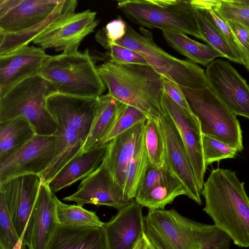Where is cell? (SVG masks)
I'll list each match as a JSON object with an SVG mask.
<instances>
[{"label": "cell", "mask_w": 249, "mask_h": 249, "mask_svg": "<svg viewBox=\"0 0 249 249\" xmlns=\"http://www.w3.org/2000/svg\"><path fill=\"white\" fill-rule=\"evenodd\" d=\"M97 98L54 92L46 98V107L55 120L57 129L55 157L39 176L48 184L71 160L83 154L94 116Z\"/></svg>", "instance_id": "obj_1"}, {"label": "cell", "mask_w": 249, "mask_h": 249, "mask_svg": "<svg viewBox=\"0 0 249 249\" xmlns=\"http://www.w3.org/2000/svg\"><path fill=\"white\" fill-rule=\"evenodd\" d=\"M203 211L234 243L249 248V197L235 172L216 168L204 182Z\"/></svg>", "instance_id": "obj_2"}, {"label": "cell", "mask_w": 249, "mask_h": 249, "mask_svg": "<svg viewBox=\"0 0 249 249\" xmlns=\"http://www.w3.org/2000/svg\"><path fill=\"white\" fill-rule=\"evenodd\" d=\"M97 70L107 88V94L140 110L148 119L160 120L163 114L162 76L151 66L108 61Z\"/></svg>", "instance_id": "obj_3"}, {"label": "cell", "mask_w": 249, "mask_h": 249, "mask_svg": "<svg viewBox=\"0 0 249 249\" xmlns=\"http://www.w3.org/2000/svg\"><path fill=\"white\" fill-rule=\"evenodd\" d=\"M38 74L64 94L97 98L106 89L88 49L51 55Z\"/></svg>", "instance_id": "obj_4"}, {"label": "cell", "mask_w": 249, "mask_h": 249, "mask_svg": "<svg viewBox=\"0 0 249 249\" xmlns=\"http://www.w3.org/2000/svg\"><path fill=\"white\" fill-rule=\"evenodd\" d=\"M56 92L38 74L29 77L0 94V122L22 117L36 135H53L57 124L46 107V98Z\"/></svg>", "instance_id": "obj_5"}, {"label": "cell", "mask_w": 249, "mask_h": 249, "mask_svg": "<svg viewBox=\"0 0 249 249\" xmlns=\"http://www.w3.org/2000/svg\"><path fill=\"white\" fill-rule=\"evenodd\" d=\"M140 31L127 23L125 36L113 43L138 53L158 73L182 87L200 89L208 86L205 72L200 67L167 53L156 45L152 33L144 28L140 27Z\"/></svg>", "instance_id": "obj_6"}, {"label": "cell", "mask_w": 249, "mask_h": 249, "mask_svg": "<svg viewBox=\"0 0 249 249\" xmlns=\"http://www.w3.org/2000/svg\"><path fill=\"white\" fill-rule=\"evenodd\" d=\"M117 7L141 27L192 35L201 39L191 0H121Z\"/></svg>", "instance_id": "obj_7"}, {"label": "cell", "mask_w": 249, "mask_h": 249, "mask_svg": "<svg viewBox=\"0 0 249 249\" xmlns=\"http://www.w3.org/2000/svg\"><path fill=\"white\" fill-rule=\"evenodd\" d=\"M77 4L76 0H0V34L42 33L74 13Z\"/></svg>", "instance_id": "obj_8"}, {"label": "cell", "mask_w": 249, "mask_h": 249, "mask_svg": "<svg viewBox=\"0 0 249 249\" xmlns=\"http://www.w3.org/2000/svg\"><path fill=\"white\" fill-rule=\"evenodd\" d=\"M194 114L200 122L202 134L236 149H244L242 131L236 115L209 86L200 89L181 87Z\"/></svg>", "instance_id": "obj_9"}, {"label": "cell", "mask_w": 249, "mask_h": 249, "mask_svg": "<svg viewBox=\"0 0 249 249\" xmlns=\"http://www.w3.org/2000/svg\"><path fill=\"white\" fill-rule=\"evenodd\" d=\"M144 232L157 249H200L190 219L174 209L149 210Z\"/></svg>", "instance_id": "obj_10"}, {"label": "cell", "mask_w": 249, "mask_h": 249, "mask_svg": "<svg viewBox=\"0 0 249 249\" xmlns=\"http://www.w3.org/2000/svg\"><path fill=\"white\" fill-rule=\"evenodd\" d=\"M96 12L89 10L61 17L37 36L33 43L42 49L62 53L78 51L84 38L94 32L99 24Z\"/></svg>", "instance_id": "obj_11"}, {"label": "cell", "mask_w": 249, "mask_h": 249, "mask_svg": "<svg viewBox=\"0 0 249 249\" xmlns=\"http://www.w3.org/2000/svg\"><path fill=\"white\" fill-rule=\"evenodd\" d=\"M41 183L36 175H27L0 184L7 207L19 237L23 235L27 245L32 231L34 208Z\"/></svg>", "instance_id": "obj_12"}, {"label": "cell", "mask_w": 249, "mask_h": 249, "mask_svg": "<svg viewBox=\"0 0 249 249\" xmlns=\"http://www.w3.org/2000/svg\"><path fill=\"white\" fill-rule=\"evenodd\" d=\"M55 152L54 135H36L18 151L0 162V184L22 176H40L53 160Z\"/></svg>", "instance_id": "obj_13"}, {"label": "cell", "mask_w": 249, "mask_h": 249, "mask_svg": "<svg viewBox=\"0 0 249 249\" xmlns=\"http://www.w3.org/2000/svg\"><path fill=\"white\" fill-rule=\"evenodd\" d=\"M63 199L81 206L90 204L118 210L135 200L125 196L124 188L112 175L105 158L99 167L81 182L77 191Z\"/></svg>", "instance_id": "obj_14"}, {"label": "cell", "mask_w": 249, "mask_h": 249, "mask_svg": "<svg viewBox=\"0 0 249 249\" xmlns=\"http://www.w3.org/2000/svg\"><path fill=\"white\" fill-rule=\"evenodd\" d=\"M208 86L235 115L249 120V85L226 60L215 59L207 66Z\"/></svg>", "instance_id": "obj_15"}, {"label": "cell", "mask_w": 249, "mask_h": 249, "mask_svg": "<svg viewBox=\"0 0 249 249\" xmlns=\"http://www.w3.org/2000/svg\"><path fill=\"white\" fill-rule=\"evenodd\" d=\"M165 141V161L172 173L183 185L187 196L201 204L199 191L188 153L174 122L163 111L160 119Z\"/></svg>", "instance_id": "obj_16"}, {"label": "cell", "mask_w": 249, "mask_h": 249, "mask_svg": "<svg viewBox=\"0 0 249 249\" xmlns=\"http://www.w3.org/2000/svg\"><path fill=\"white\" fill-rule=\"evenodd\" d=\"M161 106L163 110L170 116L179 132L191 161L198 188L201 192L207 167L204 160L200 122L192 120L164 92Z\"/></svg>", "instance_id": "obj_17"}, {"label": "cell", "mask_w": 249, "mask_h": 249, "mask_svg": "<svg viewBox=\"0 0 249 249\" xmlns=\"http://www.w3.org/2000/svg\"><path fill=\"white\" fill-rule=\"evenodd\" d=\"M50 56L41 48L29 45L0 54V94L21 81L38 74Z\"/></svg>", "instance_id": "obj_18"}, {"label": "cell", "mask_w": 249, "mask_h": 249, "mask_svg": "<svg viewBox=\"0 0 249 249\" xmlns=\"http://www.w3.org/2000/svg\"><path fill=\"white\" fill-rule=\"evenodd\" d=\"M142 207L135 200L104 223L108 249H133L144 233Z\"/></svg>", "instance_id": "obj_19"}, {"label": "cell", "mask_w": 249, "mask_h": 249, "mask_svg": "<svg viewBox=\"0 0 249 249\" xmlns=\"http://www.w3.org/2000/svg\"><path fill=\"white\" fill-rule=\"evenodd\" d=\"M54 193L41 182L34 208V218L28 249H47L59 224Z\"/></svg>", "instance_id": "obj_20"}, {"label": "cell", "mask_w": 249, "mask_h": 249, "mask_svg": "<svg viewBox=\"0 0 249 249\" xmlns=\"http://www.w3.org/2000/svg\"><path fill=\"white\" fill-rule=\"evenodd\" d=\"M146 122L135 125L108 143L105 158L112 175L123 188L127 164L135 151Z\"/></svg>", "instance_id": "obj_21"}, {"label": "cell", "mask_w": 249, "mask_h": 249, "mask_svg": "<svg viewBox=\"0 0 249 249\" xmlns=\"http://www.w3.org/2000/svg\"><path fill=\"white\" fill-rule=\"evenodd\" d=\"M126 106L107 93L98 97L94 116L83 148V154L106 143L107 136Z\"/></svg>", "instance_id": "obj_22"}, {"label": "cell", "mask_w": 249, "mask_h": 249, "mask_svg": "<svg viewBox=\"0 0 249 249\" xmlns=\"http://www.w3.org/2000/svg\"><path fill=\"white\" fill-rule=\"evenodd\" d=\"M47 249H108L103 227L59 224Z\"/></svg>", "instance_id": "obj_23"}, {"label": "cell", "mask_w": 249, "mask_h": 249, "mask_svg": "<svg viewBox=\"0 0 249 249\" xmlns=\"http://www.w3.org/2000/svg\"><path fill=\"white\" fill-rule=\"evenodd\" d=\"M108 143L71 160L47 184L50 190L53 193L57 192L84 179L96 170L105 158Z\"/></svg>", "instance_id": "obj_24"}, {"label": "cell", "mask_w": 249, "mask_h": 249, "mask_svg": "<svg viewBox=\"0 0 249 249\" xmlns=\"http://www.w3.org/2000/svg\"><path fill=\"white\" fill-rule=\"evenodd\" d=\"M36 135L32 125L22 117L0 122V162L18 151Z\"/></svg>", "instance_id": "obj_25"}, {"label": "cell", "mask_w": 249, "mask_h": 249, "mask_svg": "<svg viewBox=\"0 0 249 249\" xmlns=\"http://www.w3.org/2000/svg\"><path fill=\"white\" fill-rule=\"evenodd\" d=\"M162 35L170 47L194 63L206 66L217 57H224L210 45L195 41L186 34L162 32Z\"/></svg>", "instance_id": "obj_26"}, {"label": "cell", "mask_w": 249, "mask_h": 249, "mask_svg": "<svg viewBox=\"0 0 249 249\" xmlns=\"http://www.w3.org/2000/svg\"><path fill=\"white\" fill-rule=\"evenodd\" d=\"M194 18L201 40L215 49L231 61L244 64L240 53L233 47L228 39L209 20L202 9L193 6Z\"/></svg>", "instance_id": "obj_27"}, {"label": "cell", "mask_w": 249, "mask_h": 249, "mask_svg": "<svg viewBox=\"0 0 249 249\" xmlns=\"http://www.w3.org/2000/svg\"><path fill=\"white\" fill-rule=\"evenodd\" d=\"M186 190L179 179L173 174L154 188L145 196L136 201L149 210L164 209L180 195H186Z\"/></svg>", "instance_id": "obj_28"}, {"label": "cell", "mask_w": 249, "mask_h": 249, "mask_svg": "<svg viewBox=\"0 0 249 249\" xmlns=\"http://www.w3.org/2000/svg\"><path fill=\"white\" fill-rule=\"evenodd\" d=\"M148 162L144 129L135 151L126 169L124 189L128 198L135 199L137 189L143 177Z\"/></svg>", "instance_id": "obj_29"}, {"label": "cell", "mask_w": 249, "mask_h": 249, "mask_svg": "<svg viewBox=\"0 0 249 249\" xmlns=\"http://www.w3.org/2000/svg\"><path fill=\"white\" fill-rule=\"evenodd\" d=\"M56 214L59 224L71 227H103L95 213L87 210L78 205H69L62 202L55 196Z\"/></svg>", "instance_id": "obj_30"}, {"label": "cell", "mask_w": 249, "mask_h": 249, "mask_svg": "<svg viewBox=\"0 0 249 249\" xmlns=\"http://www.w3.org/2000/svg\"><path fill=\"white\" fill-rule=\"evenodd\" d=\"M145 142L149 161L161 166L165 163V141L160 120L147 119L144 128Z\"/></svg>", "instance_id": "obj_31"}, {"label": "cell", "mask_w": 249, "mask_h": 249, "mask_svg": "<svg viewBox=\"0 0 249 249\" xmlns=\"http://www.w3.org/2000/svg\"><path fill=\"white\" fill-rule=\"evenodd\" d=\"M202 143L206 167L223 159L234 158L238 152L228 144L204 134L202 136Z\"/></svg>", "instance_id": "obj_32"}, {"label": "cell", "mask_w": 249, "mask_h": 249, "mask_svg": "<svg viewBox=\"0 0 249 249\" xmlns=\"http://www.w3.org/2000/svg\"><path fill=\"white\" fill-rule=\"evenodd\" d=\"M172 174L166 161L163 165L158 166L148 160L144 174L136 193L135 201L143 198Z\"/></svg>", "instance_id": "obj_33"}, {"label": "cell", "mask_w": 249, "mask_h": 249, "mask_svg": "<svg viewBox=\"0 0 249 249\" xmlns=\"http://www.w3.org/2000/svg\"><path fill=\"white\" fill-rule=\"evenodd\" d=\"M19 238L7 207L4 194L0 191V249H12Z\"/></svg>", "instance_id": "obj_34"}, {"label": "cell", "mask_w": 249, "mask_h": 249, "mask_svg": "<svg viewBox=\"0 0 249 249\" xmlns=\"http://www.w3.org/2000/svg\"><path fill=\"white\" fill-rule=\"evenodd\" d=\"M210 6L224 21H231L249 28V8L231 4L229 0H213Z\"/></svg>", "instance_id": "obj_35"}, {"label": "cell", "mask_w": 249, "mask_h": 249, "mask_svg": "<svg viewBox=\"0 0 249 249\" xmlns=\"http://www.w3.org/2000/svg\"><path fill=\"white\" fill-rule=\"evenodd\" d=\"M147 119L142 111L127 105L107 136L105 142L108 143L117 136L139 123L146 121Z\"/></svg>", "instance_id": "obj_36"}, {"label": "cell", "mask_w": 249, "mask_h": 249, "mask_svg": "<svg viewBox=\"0 0 249 249\" xmlns=\"http://www.w3.org/2000/svg\"><path fill=\"white\" fill-rule=\"evenodd\" d=\"M127 23L120 17L108 22L95 36L96 40L108 50L113 43L121 39L126 32Z\"/></svg>", "instance_id": "obj_37"}, {"label": "cell", "mask_w": 249, "mask_h": 249, "mask_svg": "<svg viewBox=\"0 0 249 249\" xmlns=\"http://www.w3.org/2000/svg\"><path fill=\"white\" fill-rule=\"evenodd\" d=\"M108 50L109 57L108 61L110 62L120 65L150 66L139 53L124 47L113 43L109 46Z\"/></svg>", "instance_id": "obj_38"}, {"label": "cell", "mask_w": 249, "mask_h": 249, "mask_svg": "<svg viewBox=\"0 0 249 249\" xmlns=\"http://www.w3.org/2000/svg\"><path fill=\"white\" fill-rule=\"evenodd\" d=\"M163 92L178 105L194 121H199L194 114L181 86L162 76Z\"/></svg>", "instance_id": "obj_39"}, {"label": "cell", "mask_w": 249, "mask_h": 249, "mask_svg": "<svg viewBox=\"0 0 249 249\" xmlns=\"http://www.w3.org/2000/svg\"><path fill=\"white\" fill-rule=\"evenodd\" d=\"M225 21L230 27L246 52V57L244 60V65L249 71V48L247 42L249 38V28L234 21Z\"/></svg>", "instance_id": "obj_40"}, {"label": "cell", "mask_w": 249, "mask_h": 249, "mask_svg": "<svg viewBox=\"0 0 249 249\" xmlns=\"http://www.w3.org/2000/svg\"><path fill=\"white\" fill-rule=\"evenodd\" d=\"M133 249H157L147 239L144 233L136 244Z\"/></svg>", "instance_id": "obj_41"}, {"label": "cell", "mask_w": 249, "mask_h": 249, "mask_svg": "<svg viewBox=\"0 0 249 249\" xmlns=\"http://www.w3.org/2000/svg\"><path fill=\"white\" fill-rule=\"evenodd\" d=\"M229 1L235 5L249 8V0H229Z\"/></svg>", "instance_id": "obj_42"}, {"label": "cell", "mask_w": 249, "mask_h": 249, "mask_svg": "<svg viewBox=\"0 0 249 249\" xmlns=\"http://www.w3.org/2000/svg\"><path fill=\"white\" fill-rule=\"evenodd\" d=\"M26 246L27 245L24 239V235H22L20 237L18 241L12 249H26Z\"/></svg>", "instance_id": "obj_43"}, {"label": "cell", "mask_w": 249, "mask_h": 249, "mask_svg": "<svg viewBox=\"0 0 249 249\" xmlns=\"http://www.w3.org/2000/svg\"><path fill=\"white\" fill-rule=\"evenodd\" d=\"M247 42H248V47L249 48V38L248 39V40H247Z\"/></svg>", "instance_id": "obj_44"}]
</instances>
